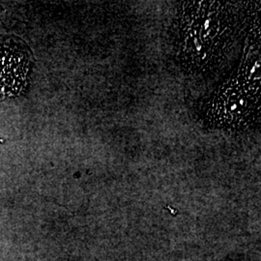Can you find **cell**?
<instances>
[{
	"label": "cell",
	"instance_id": "1",
	"mask_svg": "<svg viewBox=\"0 0 261 261\" xmlns=\"http://www.w3.org/2000/svg\"><path fill=\"white\" fill-rule=\"evenodd\" d=\"M235 2H183L178 14V57L190 73L215 71L230 54L242 29Z\"/></svg>",
	"mask_w": 261,
	"mask_h": 261
},
{
	"label": "cell",
	"instance_id": "2",
	"mask_svg": "<svg viewBox=\"0 0 261 261\" xmlns=\"http://www.w3.org/2000/svg\"><path fill=\"white\" fill-rule=\"evenodd\" d=\"M259 43L249 46L242 62L215 91L206 107L205 120L212 128L244 130L260 119Z\"/></svg>",
	"mask_w": 261,
	"mask_h": 261
},
{
	"label": "cell",
	"instance_id": "3",
	"mask_svg": "<svg viewBox=\"0 0 261 261\" xmlns=\"http://www.w3.org/2000/svg\"><path fill=\"white\" fill-rule=\"evenodd\" d=\"M31 53L18 38L0 40V99L17 96L28 84Z\"/></svg>",
	"mask_w": 261,
	"mask_h": 261
}]
</instances>
